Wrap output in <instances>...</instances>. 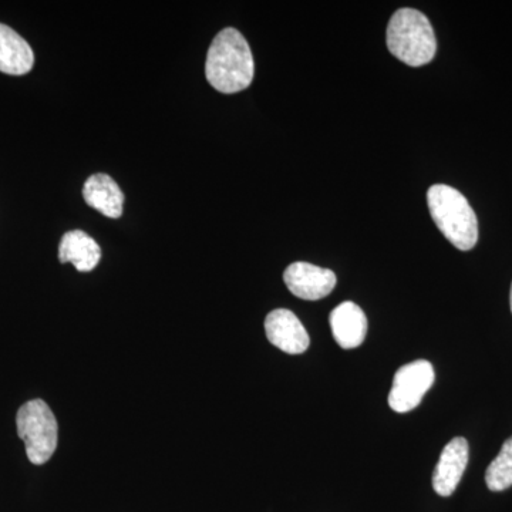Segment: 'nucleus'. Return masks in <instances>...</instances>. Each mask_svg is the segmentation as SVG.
I'll return each instance as SVG.
<instances>
[{"label": "nucleus", "instance_id": "1", "mask_svg": "<svg viewBox=\"0 0 512 512\" xmlns=\"http://www.w3.org/2000/svg\"><path fill=\"white\" fill-rule=\"evenodd\" d=\"M255 63L247 39L237 29L221 30L212 40L205 76L217 92L234 94L251 86Z\"/></svg>", "mask_w": 512, "mask_h": 512}, {"label": "nucleus", "instance_id": "2", "mask_svg": "<svg viewBox=\"0 0 512 512\" xmlns=\"http://www.w3.org/2000/svg\"><path fill=\"white\" fill-rule=\"evenodd\" d=\"M427 204L437 228L460 251H470L478 241V220L470 202L456 188L436 184L427 191Z\"/></svg>", "mask_w": 512, "mask_h": 512}, {"label": "nucleus", "instance_id": "3", "mask_svg": "<svg viewBox=\"0 0 512 512\" xmlns=\"http://www.w3.org/2000/svg\"><path fill=\"white\" fill-rule=\"evenodd\" d=\"M390 53L407 66L430 63L437 52L433 26L420 10L403 8L394 12L386 30Z\"/></svg>", "mask_w": 512, "mask_h": 512}, {"label": "nucleus", "instance_id": "4", "mask_svg": "<svg viewBox=\"0 0 512 512\" xmlns=\"http://www.w3.org/2000/svg\"><path fill=\"white\" fill-rule=\"evenodd\" d=\"M16 426L30 463H47L57 448V420L50 407L43 400H30L20 407Z\"/></svg>", "mask_w": 512, "mask_h": 512}, {"label": "nucleus", "instance_id": "5", "mask_svg": "<svg viewBox=\"0 0 512 512\" xmlns=\"http://www.w3.org/2000/svg\"><path fill=\"white\" fill-rule=\"evenodd\" d=\"M433 365L427 360L404 365L394 375L392 390L389 394V406L396 413H409L416 409L424 394L433 386Z\"/></svg>", "mask_w": 512, "mask_h": 512}, {"label": "nucleus", "instance_id": "6", "mask_svg": "<svg viewBox=\"0 0 512 512\" xmlns=\"http://www.w3.org/2000/svg\"><path fill=\"white\" fill-rule=\"evenodd\" d=\"M284 281L289 291L303 301H319L335 289V272L309 262H295L286 268Z\"/></svg>", "mask_w": 512, "mask_h": 512}, {"label": "nucleus", "instance_id": "7", "mask_svg": "<svg viewBox=\"0 0 512 512\" xmlns=\"http://www.w3.org/2000/svg\"><path fill=\"white\" fill-rule=\"evenodd\" d=\"M266 338L288 355H301L311 345L305 326L288 309H275L265 319Z\"/></svg>", "mask_w": 512, "mask_h": 512}, {"label": "nucleus", "instance_id": "8", "mask_svg": "<svg viewBox=\"0 0 512 512\" xmlns=\"http://www.w3.org/2000/svg\"><path fill=\"white\" fill-rule=\"evenodd\" d=\"M468 464V443L456 437L441 451L439 463L434 468L433 488L441 497H450L456 491Z\"/></svg>", "mask_w": 512, "mask_h": 512}, {"label": "nucleus", "instance_id": "9", "mask_svg": "<svg viewBox=\"0 0 512 512\" xmlns=\"http://www.w3.org/2000/svg\"><path fill=\"white\" fill-rule=\"evenodd\" d=\"M333 338L342 349H356L365 342L367 319L365 312L353 302L336 306L329 316Z\"/></svg>", "mask_w": 512, "mask_h": 512}, {"label": "nucleus", "instance_id": "10", "mask_svg": "<svg viewBox=\"0 0 512 512\" xmlns=\"http://www.w3.org/2000/svg\"><path fill=\"white\" fill-rule=\"evenodd\" d=\"M86 204L104 217L120 218L123 214L124 194L119 184L107 174H94L83 187Z\"/></svg>", "mask_w": 512, "mask_h": 512}, {"label": "nucleus", "instance_id": "11", "mask_svg": "<svg viewBox=\"0 0 512 512\" xmlns=\"http://www.w3.org/2000/svg\"><path fill=\"white\" fill-rule=\"evenodd\" d=\"M35 55L32 47L19 33L0 23V72L23 76L33 69Z\"/></svg>", "mask_w": 512, "mask_h": 512}, {"label": "nucleus", "instance_id": "12", "mask_svg": "<svg viewBox=\"0 0 512 512\" xmlns=\"http://www.w3.org/2000/svg\"><path fill=\"white\" fill-rule=\"evenodd\" d=\"M59 259L62 264H73L79 272H90L99 265L101 248L86 232H66L60 241Z\"/></svg>", "mask_w": 512, "mask_h": 512}, {"label": "nucleus", "instance_id": "13", "mask_svg": "<svg viewBox=\"0 0 512 512\" xmlns=\"http://www.w3.org/2000/svg\"><path fill=\"white\" fill-rule=\"evenodd\" d=\"M485 483L491 491H504L512 485V437L505 441L500 453L485 473Z\"/></svg>", "mask_w": 512, "mask_h": 512}, {"label": "nucleus", "instance_id": "14", "mask_svg": "<svg viewBox=\"0 0 512 512\" xmlns=\"http://www.w3.org/2000/svg\"><path fill=\"white\" fill-rule=\"evenodd\" d=\"M510 301H511V312H512V285H511V295H510Z\"/></svg>", "mask_w": 512, "mask_h": 512}]
</instances>
